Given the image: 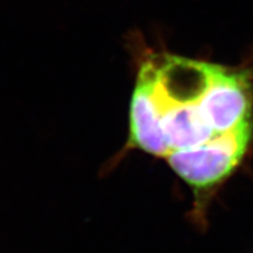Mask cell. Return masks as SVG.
<instances>
[{"label":"cell","instance_id":"6da1fadb","mask_svg":"<svg viewBox=\"0 0 253 253\" xmlns=\"http://www.w3.org/2000/svg\"><path fill=\"white\" fill-rule=\"evenodd\" d=\"M216 68L217 63L170 53H151L142 61L138 73L149 84L168 156L201 147L220 135L207 106Z\"/></svg>","mask_w":253,"mask_h":253},{"label":"cell","instance_id":"7a4b0ae2","mask_svg":"<svg viewBox=\"0 0 253 253\" xmlns=\"http://www.w3.org/2000/svg\"><path fill=\"white\" fill-rule=\"evenodd\" d=\"M253 135V121L221 134L209 143L175 151L166 160L171 169L194 190L213 188L239 166Z\"/></svg>","mask_w":253,"mask_h":253}]
</instances>
